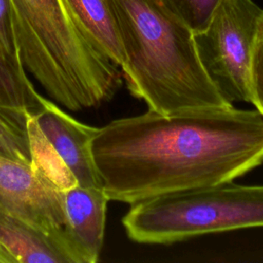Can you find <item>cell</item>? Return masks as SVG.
I'll list each match as a JSON object with an SVG mask.
<instances>
[{
  "label": "cell",
  "instance_id": "6da1fadb",
  "mask_svg": "<svg viewBox=\"0 0 263 263\" xmlns=\"http://www.w3.org/2000/svg\"><path fill=\"white\" fill-rule=\"evenodd\" d=\"M91 151L109 200L155 196L234 181L263 162V117L233 105L147 112L99 127Z\"/></svg>",
  "mask_w": 263,
  "mask_h": 263
},
{
  "label": "cell",
  "instance_id": "7a4b0ae2",
  "mask_svg": "<svg viewBox=\"0 0 263 263\" xmlns=\"http://www.w3.org/2000/svg\"><path fill=\"white\" fill-rule=\"evenodd\" d=\"M120 35L129 92L170 114L230 106L205 73L189 27L160 0H108Z\"/></svg>",
  "mask_w": 263,
  "mask_h": 263
},
{
  "label": "cell",
  "instance_id": "3957f363",
  "mask_svg": "<svg viewBox=\"0 0 263 263\" xmlns=\"http://www.w3.org/2000/svg\"><path fill=\"white\" fill-rule=\"evenodd\" d=\"M22 64L51 99L71 111L111 100L121 69L78 27L66 0H9Z\"/></svg>",
  "mask_w": 263,
  "mask_h": 263
},
{
  "label": "cell",
  "instance_id": "277c9868",
  "mask_svg": "<svg viewBox=\"0 0 263 263\" xmlns=\"http://www.w3.org/2000/svg\"><path fill=\"white\" fill-rule=\"evenodd\" d=\"M128 238L172 245L208 233L263 226V185L227 181L145 199L122 218Z\"/></svg>",
  "mask_w": 263,
  "mask_h": 263
},
{
  "label": "cell",
  "instance_id": "5b68a950",
  "mask_svg": "<svg viewBox=\"0 0 263 263\" xmlns=\"http://www.w3.org/2000/svg\"><path fill=\"white\" fill-rule=\"evenodd\" d=\"M263 9L252 0H221L206 27L194 33L199 61L230 105L251 103V68Z\"/></svg>",
  "mask_w": 263,
  "mask_h": 263
},
{
  "label": "cell",
  "instance_id": "8992f818",
  "mask_svg": "<svg viewBox=\"0 0 263 263\" xmlns=\"http://www.w3.org/2000/svg\"><path fill=\"white\" fill-rule=\"evenodd\" d=\"M63 191L35 165L0 155V212L45 231L62 229Z\"/></svg>",
  "mask_w": 263,
  "mask_h": 263
},
{
  "label": "cell",
  "instance_id": "52a82bcc",
  "mask_svg": "<svg viewBox=\"0 0 263 263\" xmlns=\"http://www.w3.org/2000/svg\"><path fill=\"white\" fill-rule=\"evenodd\" d=\"M34 119L77 185L102 187L91 151L92 140L99 127L78 121L47 99Z\"/></svg>",
  "mask_w": 263,
  "mask_h": 263
},
{
  "label": "cell",
  "instance_id": "ba28073f",
  "mask_svg": "<svg viewBox=\"0 0 263 263\" xmlns=\"http://www.w3.org/2000/svg\"><path fill=\"white\" fill-rule=\"evenodd\" d=\"M0 242L16 263H86L66 227L49 232L2 212Z\"/></svg>",
  "mask_w": 263,
  "mask_h": 263
},
{
  "label": "cell",
  "instance_id": "9c48e42d",
  "mask_svg": "<svg viewBox=\"0 0 263 263\" xmlns=\"http://www.w3.org/2000/svg\"><path fill=\"white\" fill-rule=\"evenodd\" d=\"M66 229L86 263H96L104 242L109 198L102 187L74 185L63 191Z\"/></svg>",
  "mask_w": 263,
  "mask_h": 263
},
{
  "label": "cell",
  "instance_id": "30bf717a",
  "mask_svg": "<svg viewBox=\"0 0 263 263\" xmlns=\"http://www.w3.org/2000/svg\"><path fill=\"white\" fill-rule=\"evenodd\" d=\"M86 38L120 69L124 51L114 13L108 0H66Z\"/></svg>",
  "mask_w": 263,
  "mask_h": 263
},
{
  "label": "cell",
  "instance_id": "8fae6325",
  "mask_svg": "<svg viewBox=\"0 0 263 263\" xmlns=\"http://www.w3.org/2000/svg\"><path fill=\"white\" fill-rule=\"evenodd\" d=\"M43 98L17 64L0 50V107L26 125L29 114L35 115L43 106Z\"/></svg>",
  "mask_w": 263,
  "mask_h": 263
},
{
  "label": "cell",
  "instance_id": "7c38bea8",
  "mask_svg": "<svg viewBox=\"0 0 263 263\" xmlns=\"http://www.w3.org/2000/svg\"><path fill=\"white\" fill-rule=\"evenodd\" d=\"M0 155L33 164V152L26 125L0 107Z\"/></svg>",
  "mask_w": 263,
  "mask_h": 263
},
{
  "label": "cell",
  "instance_id": "4fadbf2b",
  "mask_svg": "<svg viewBox=\"0 0 263 263\" xmlns=\"http://www.w3.org/2000/svg\"><path fill=\"white\" fill-rule=\"evenodd\" d=\"M162 4L185 23L194 33L209 24L221 0H160Z\"/></svg>",
  "mask_w": 263,
  "mask_h": 263
},
{
  "label": "cell",
  "instance_id": "5bb4252c",
  "mask_svg": "<svg viewBox=\"0 0 263 263\" xmlns=\"http://www.w3.org/2000/svg\"><path fill=\"white\" fill-rule=\"evenodd\" d=\"M0 50L9 60L23 65L13 32L9 0H0Z\"/></svg>",
  "mask_w": 263,
  "mask_h": 263
},
{
  "label": "cell",
  "instance_id": "9a60e30c",
  "mask_svg": "<svg viewBox=\"0 0 263 263\" xmlns=\"http://www.w3.org/2000/svg\"><path fill=\"white\" fill-rule=\"evenodd\" d=\"M250 88L251 103L263 117V38L260 34L253 53Z\"/></svg>",
  "mask_w": 263,
  "mask_h": 263
},
{
  "label": "cell",
  "instance_id": "2e32d148",
  "mask_svg": "<svg viewBox=\"0 0 263 263\" xmlns=\"http://www.w3.org/2000/svg\"><path fill=\"white\" fill-rule=\"evenodd\" d=\"M0 263H16L14 257L0 242Z\"/></svg>",
  "mask_w": 263,
  "mask_h": 263
},
{
  "label": "cell",
  "instance_id": "e0dca14e",
  "mask_svg": "<svg viewBox=\"0 0 263 263\" xmlns=\"http://www.w3.org/2000/svg\"><path fill=\"white\" fill-rule=\"evenodd\" d=\"M259 34H260V36L263 38V17H262V21H261V25H260V31H259Z\"/></svg>",
  "mask_w": 263,
  "mask_h": 263
}]
</instances>
